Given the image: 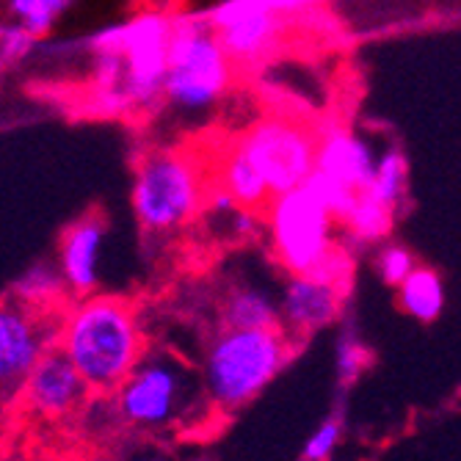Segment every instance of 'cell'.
<instances>
[{"label": "cell", "mask_w": 461, "mask_h": 461, "mask_svg": "<svg viewBox=\"0 0 461 461\" xmlns=\"http://www.w3.org/2000/svg\"><path fill=\"white\" fill-rule=\"evenodd\" d=\"M296 346L299 343L282 326L263 331H216L202 362L207 403L221 414H230L255 401L285 370Z\"/></svg>", "instance_id": "obj_2"}, {"label": "cell", "mask_w": 461, "mask_h": 461, "mask_svg": "<svg viewBox=\"0 0 461 461\" xmlns=\"http://www.w3.org/2000/svg\"><path fill=\"white\" fill-rule=\"evenodd\" d=\"M398 302L406 315L420 323H431L442 315L445 307V285L434 268L417 266V271L398 287Z\"/></svg>", "instance_id": "obj_18"}, {"label": "cell", "mask_w": 461, "mask_h": 461, "mask_svg": "<svg viewBox=\"0 0 461 461\" xmlns=\"http://www.w3.org/2000/svg\"><path fill=\"white\" fill-rule=\"evenodd\" d=\"M266 224L274 258L290 276H310L338 246V221L307 188L276 196L266 211Z\"/></svg>", "instance_id": "obj_7"}, {"label": "cell", "mask_w": 461, "mask_h": 461, "mask_svg": "<svg viewBox=\"0 0 461 461\" xmlns=\"http://www.w3.org/2000/svg\"><path fill=\"white\" fill-rule=\"evenodd\" d=\"M172 23L175 39L163 97L180 111H204L230 92L235 64L204 12H175Z\"/></svg>", "instance_id": "obj_5"}, {"label": "cell", "mask_w": 461, "mask_h": 461, "mask_svg": "<svg viewBox=\"0 0 461 461\" xmlns=\"http://www.w3.org/2000/svg\"><path fill=\"white\" fill-rule=\"evenodd\" d=\"M116 461H175V458L166 456V453H158V450H144V453H131V456L116 458Z\"/></svg>", "instance_id": "obj_29"}, {"label": "cell", "mask_w": 461, "mask_h": 461, "mask_svg": "<svg viewBox=\"0 0 461 461\" xmlns=\"http://www.w3.org/2000/svg\"><path fill=\"white\" fill-rule=\"evenodd\" d=\"M9 296H12V304L28 310L33 315H64L61 307L72 293H69V285L59 266L33 263L12 279Z\"/></svg>", "instance_id": "obj_15"}, {"label": "cell", "mask_w": 461, "mask_h": 461, "mask_svg": "<svg viewBox=\"0 0 461 461\" xmlns=\"http://www.w3.org/2000/svg\"><path fill=\"white\" fill-rule=\"evenodd\" d=\"M108 235L103 216L92 213L69 224L59 240V268L75 299L95 296L100 279V251Z\"/></svg>", "instance_id": "obj_13"}, {"label": "cell", "mask_w": 461, "mask_h": 461, "mask_svg": "<svg viewBox=\"0 0 461 461\" xmlns=\"http://www.w3.org/2000/svg\"><path fill=\"white\" fill-rule=\"evenodd\" d=\"M207 191L211 180L196 155L155 149L136 166L131 204L144 232L163 235L194 221L207 204Z\"/></svg>", "instance_id": "obj_4"}, {"label": "cell", "mask_w": 461, "mask_h": 461, "mask_svg": "<svg viewBox=\"0 0 461 461\" xmlns=\"http://www.w3.org/2000/svg\"><path fill=\"white\" fill-rule=\"evenodd\" d=\"M375 155L365 139L351 133L348 128H329L318 139V169L321 175L343 183L346 188L365 194L373 172H375Z\"/></svg>", "instance_id": "obj_14"}, {"label": "cell", "mask_w": 461, "mask_h": 461, "mask_svg": "<svg viewBox=\"0 0 461 461\" xmlns=\"http://www.w3.org/2000/svg\"><path fill=\"white\" fill-rule=\"evenodd\" d=\"M343 302L346 290L340 287L315 276H290L279 299L282 329L299 343L307 334L338 321L343 312Z\"/></svg>", "instance_id": "obj_12"}, {"label": "cell", "mask_w": 461, "mask_h": 461, "mask_svg": "<svg viewBox=\"0 0 461 461\" xmlns=\"http://www.w3.org/2000/svg\"><path fill=\"white\" fill-rule=\"evenodd\" d=\"M375 266H379L382 279L387 285H393V287H401L417 271L414 255H411L406 246H401V243H387L379 251V260H375Z\"/></svg>", "instance_id": "obj_24"}, {"label": "cell", "mask_w": 461, "mask_h": 461, "mask_svg": "<svg viewBox=\"0 0 461 461\" xmlns=\"http://www.w3.org/2000/svg\"><path fill=\"white\" fill-rule=\"evenodd\" d=\"M213 183L227 188L232 194V199L238 202V207L251 211V213L268 211V204L274 202L263 175L255 169V163H251L238 147L224 152V158L219 160V172H216Z\"/></svg>", "instance_id": "obj_16"}, {"label": "cell", "mask_w": 461, "mask_h": 461, "mask_svg": "<svg viewBox=\"0 0 461 461\" xmlns=\"http://www.w3.org/2000/svg\"><path fill=\"white\" fill-rule=\"evenodd\" d=\"M395 224V211L384 207L382 202L370 199L367 194L357 196L354 211L348 213V219L343 221V227L348 230V235L359 243H379L393 232Z\"/></svg>", "instance_id": "obj_20"}, {"label": "cell", "mask_w": 461, "mask_h": 461, "mask_svg": "<svg viewBox=\"0 0 461 461\" xmlns=\"http://www.w3.org/2000/svg\"><path fill=\"white\" fill-rule=\"evenodd\" d=\"M340 437H343L340 420H334V417H329V420H323V423L310 434V439L304 442L302 458H304V461H329L331 453L338 450V445H340Z\"/></svg>", "instance_id": "obj_26"}, {"label": "cell", "mask_w": 461, "mask_h": 461, "mask_svg": "<svg viewBox=\"0 0 461 461\" xmlns=\"http://www.w3.org/2000/svg\"><path fill=\"white\" fill-rule=\"evenodd\" d=\"M318 133L290 116H266L243 131L235 147L255 163L271 196L299 191L318 169Z\"/></svg>", "instance_id": "obj_6"}, {"label": "cell", "mask_w": 461, "mask_h": 461, "mask_svg": "<svg viewBox=\"0 0 461 461\" xmlns=\"http://www.w3.org/2000/svg\"><path fill=\"white\" fill-rule=\"evenodd\" d=\"M326 211L331 213V219L338 221V224H343L346 219H348V213L354 211V204H357V191H351V188H346L343 183H338V180H331V177H326V175H321V172H315L310 180H307V185H304Z\"/></svg>", "instance_id": "obj_22"}, {"label": "cell", "mask_w": 461, "mask_h": 461, "mask_svg": "<svg viewBox=\"0 0 461 461\" xmlns=\"http://www.w3.org/2000/svg\"><path fill=\"white\" fill-rule=\"evenodd\" d=\"M230 219H232V230H235L238 238H251V235H258V230H260L258 213L243 211V207H240L235 216H230Z\"/></svg>", "instance_id": "obj_28"}, {"label": "cell", "mask_w": 461, "mask_h": 461, "mask_svg": "<svg viewBox=\"0 0 461 461\" xmlns=\"http://www.w3.org/2000/svg\"><path fill=\"white\" fill-rule=\"evenodd\" d=\"M6 9L14 14V23L23 25L31 36L45 39L69 9V0H9Z\"/></svg>", "instance_id": "obj_21"}, {"label": "cell", "mask_w": 461, "mask_h": 461, "mask_svg": "<svg viewBox=\"0 0 461 461\" xmlns=\"http://www.w3.org/2000/svg\"><path fill=\"white\" fill-rule=\"evenodd\" d=\"M61 343V315H33L12 302L0 312V382L6 398Z\"/></svg>", "instance_id": "obj_10"}, {"label": "cell", "mask_w": 461, "mask_h": 461, "mask_svg": "<svg viewBox=\"0 0 461 461\" xmlns=\"http://www.w3.org/2000/svg\"><path fill=\"white\" fill-rule=\"evenodd\" d=\"M351 271H354V260H351V255L343 249V246H334V251L331 255L310 274V276H315V279H321V282H329V285H334V287H340V290H351Z\"/></svg>", "instance_id": "obj_27"}, {"label": "cell", "mask_w": 461, "mask_h": 461, "mask_svg": "<svg viewBox=\"0 0 461 461\" xmlns=\"http://www.w3.org/2000/svg\"><path fill=\"white\" fill-rule=\"evenodd\" d=\"M39 45V39L31 36L23 25L17 23H6L4 31H0V59H4V67H14L20 61H25Z\"/></svg>", "instance_id": "obj_25"}, {"label": "cell", "mask_w": 461, "mask_h": 461, "mask_svg": "<svg viewBox=\"0 0 461 461\" xmlns=\"http://www.w3.org/2000/svg\"><path fill=\"white\" fill-rule=\"evenodd\" d=\"M59 348L95 393H116L147 357L136 307L111 293L75 299L64 310Z\"/></svg>", "instance_id": "obj_1"}, {"label": "cell", "mask_w": 461, "mask_h": 461, "mask_svg": "<svg viewBox=\"0 0 461 461\" xmlns=\"http://www.w3.org/2000/svg\"><path fill=\"white\" fill-rule=\"evenodd\" d=\"M207 403L202 375L169 351H147L116 393V417L136 431H166L194 420V406Z\"/></svg>", "instance_id": "obj_3"}, {"label": "cell", "mask_w": 461, "mask_h": 461, "mask_svg": "<svg viewBox=\"0 0 461 461\" xmlns=\"http://www.w3.org/2000/svg\"><path fill=\"white\" fill-rule=\"evenodd\" d=\"M406 183H409V163L401 155V149L390 147L375 160V172L365 194L390 207V211H398L401 202L406 199Z\"/></svg>", "instance_id": "obj_19"}, {"label": "cell", "mask_w": 461, "mask_h": 461, "mask_svg": "<svg viewBox=\"0 0 461 461\" xmlns=\"http://www.w3.org/2000/svg\"><path fill=\"white\" fill-rule=\"evenodd\" d=\"M89 384L83 382L77 367L67 359L61 348H53L48 357L28 373V379L20 387V403L33 411L36 417L61 420L72 414L89 395Z\"/></svg>", "instance_id": "obj_11"}, {"label": "cell", "mask_w": 461, "mask_h": 461, "mask_svg": "<svg viewBox=\"0 0 461 461\" xmlns=\"http://www.w3.org/2000/svg\"><path fill=\"white\" fill-rule=\"evenodd\" d=\"M221 321H224V329L263 331V329H279L282 312H279V304L266 290L240 285L227 293V299L221 304Z\"/></svg>", "instance_id": "obj_17"}, {"label": "cell", "mask_w": 461, "mask_h": 461, "mask_svg": "<svg viewBox=\"0 0 461 461\" xmlns=\"http://www.w3.org/2000/svg\"><path fill=\"white\" fill-rule=\"evenodd\" d=\"M370 362V351L357 340L354 331H343L340 340H338V357H334V365H338V379L343 387L354 384L362 370Z\"/></svg>", "instance_id": "obj_23"}, {"label": "cell", "mask_w": 461, "mask_h": 461, "mask_svg": "<svg viewBox=\"0 0 461 461\" xmlns=\"http://www.w3.org/2000/svg\"><path fill=\"white\" fill-rule=\"evenodd\" d=\"M175 12L141 9L128 20V48H124V92L133 111H155L166 97V72H169Z\"/></svg>", "instance_id": "obj_9"}, {"label": "cell", "mask_w": 461, "mask_h": 461, "mask_svg": "<svg viewBox=\"0 0 461 461\" xmlns=\"http://www.w3.org/2000/svg\"><path fill=\"white\" fill-rule=\"evenodd\" d=\"M204 17L235 67L260 64L293 23V0H221Z\"/></svg>", "instance_id": "obj_8"}]
</instances>
